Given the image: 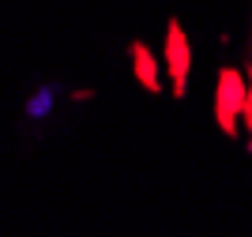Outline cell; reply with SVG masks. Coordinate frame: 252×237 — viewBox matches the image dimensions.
Listing matches in <instances>:
<instances>
[{
	"label": "cell",
	"mask_w": 252,
	"mask_h": 237,
	"mask_svg": "<svg viewBox=\"0 0 252 237\" xmlns=\"http://www.w3.org/2000/svg\"><path fill=\"white\" fill-rule=\"evenodd\" d=\"M245 94H249V87H245L241 72L226 68V72L219 75V105H215V113H219L226 132H237V128H233V109H245Z\"/></svg>",
	"instance_id": "2"
},
{
	"label": "cell",
	"mask_w": 252,
	"mask_h": 237,
	"mask_svg": "<svg viewBox=\"0 0 252 237\" xmlns=\"http://www.w3.org/2000/svg\"><path fill=\"white\" fill-rule=\"evenodd\" d=\"M128 57H132V72H136L139 87L143 91H158V61L151 57V49L143 41H132L128 45Z\"/></svg>",
	"instance_id": "3"
},
{
	"label": "cell",
	"mask_w": 252,
	"mask_h": 237,
	"mask_svg": "<svg viewBox=\"0 0 252 237\" xmlns=\"http://www.w3.org/2000/svg\"><path fill=\"white\" fill-rule=\"evenodd\" d=\"M166 68L173 75V94L181 98L185 87H189V72H192V49H189V38H185L177 19H169V27H166Z\"/></svg>",
	"instance_id": "1"
}]
</instances>
